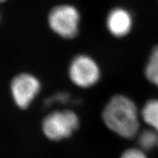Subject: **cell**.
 <instances>
[{
	"label": "cell",
	"instance_id": "cell-1",
	"mask_svg": "<svg viewBox=\"0 0 158 158\" xmlns=\"http://www.w3.org/2000/svg\"><path fill=\"white\" fill-rule=\"evenodd\" d=\"M102 119L111 131L124 138L135 137L139 130L135 104L121 94L114 96L106 104L102 111Z\"/></svg>",
	"mask_w": 158,
	"mask_h": 158
},
{
	"label": "cell",
	"instance_id": "cell-2",
	"mask_svg": "<svg viewBox=\"0 0 158 158\" xmlns=\"http://www.w3.org/2000/svg\"><path fill=\"white\" fill-rule=\"evenodd\" d=\"M81 15L74 5L62 4L49 11L48 24L51 30L63 39L70 40L78 34Z\"/></svg>",
	"mask_w": 158,
	"mask_h": 158
},
{
	"label": "cell",
	"instance_id": "cell-3",
	"mask_svg": "<svg viewBox=\"0 0 158 158\" xmlns=\"http://www.w3.org/2000/svg\"><path fill=\"white\" fill-rule=\"evenodd\" d=\"M78 125V117L73 110H56L44 118L42 130L49 140L60 141L70 137Z\"/></svg>",
	"mask_w": 158,
	"mask_h": 158
},
{
	"label": "cell",
	"instance_id": "cell-4",
	"mask_svg": "<svg viewBox=\"0 0 158 158\" xmlns=\"http://www.w3.org/2000/svg\"><path fill=\"white\" fill-rule=\"evenodd\" d=\"M70 79L76 86L89 88L94 86L100 78V69L90 56L78 54L71 61L68 68Z\"/></svg>",
	"mask_w": 158,
	"mask_h": 158
},
{
	"label": "cell",
	"instance_id": "cell-5",
	"mask_svg": "<svg viewBox=\"0 0 158 158\" xmlns=\"http://www.w3.org/2000/svg\"><path fill=\"white\" fill-rule=\"evenodd\" d=\"M40 89L37 77L28 73L18 74L12 79L10 91L13 100L18 107L25 109L30 105Z\"/></svg>",
	"mask_w": 158,
	"mask_h": 158
},
{
	"label": "cell",
	"instance_id": "cell-6",
	"mask_svg": "<svg viewBox=\"0 0 158 158\" xmlns=\"http://www.w3.org/2000/svg\"><path fill=\"white\" fill-rule=\"evenodd\" d=\"M106 26L112 36L122 38L129 35L133 29V16L130 12L124 7H114L108 13Z\"/></svg>",
	"mask_w": 158,
	"mask_h": 158
},
{
	"label": "cell",
	"instance_id": "cell-7",
	"mask_svg": "<svg viewBox=\"0 0 158 158\" xmlns=\"http://www.w3.org/2000/svg\"><path fill=\"white\" fill-rule=\"evenodd\" d=\"M143 121L158 133V100H150L146 102L141 110Z\"/></svg>",
	"mask_w": 158,
	"mask_h": 158
},
{
	"label": "cell",
	"instance_id": "cell-8",
	"mask_svg": "<svg viewBox=\"0 0 158 158\" xmlns=\"http://www.w3.org/2000/svg\"><path fill=\"white\" fill-rule=\"evenodd\" d=\"M144 72L148 80L158 87V44L150 53Z\"/></svg>",
	"mask_w": 158,
	"mask_h": 158
},
{
	"label": "cell",
	"instance_id": "cell-9",
	"mask_svg": "<svg viewBox=\"0 0 158 158\" xmlns=\"http://www.w3.org/2000/svg\"><path fill=\"white\" fill-rule=\"evenodd\" d=\"M138 143L143 150L152 149L158 145V133L153 129L143 130L138 135Z\"/></svg>",
	"mask_w": 158,
	"mask_h": 158
},
{
	"label": "cell",
	"instance_id": "cell-10",
	"mask_svg": "<svg viewBox=\"0 0 158 158\" xmlns=\"http://www.w3.org/2000/svg\"><path fill=\"white\" fill-rule=\"evenodd\" d=\"M120 158H147V157L143 150L136 148H130L125 150L122 154Z\"/></svg>",
	"mask_w": 158,
	"mask_h": 158
},
{
	"label": "cell",
	"instance_id": "cell-11",
	"mask_svg": "<svg viewBox=\"0 0 158 158\" xmlns=\"http://www.w3.org/2000/svg\"><path fill=\"white\" fill-rule=\"evenodd\" d=\"M69 99V95L67 93H59L52 98L48 99L45 101V105H49L52 102L58 101L59 102H66Z\"/></svg>",
	"mask_w": 158,
	"mask_h": 158
},
{
	"label": "cell",
	"instance_id": "cell-12",
	"mask_svg": "<svg viewBox=\"0 0 158 158\" xmlns=\"http://www.w3.org/2000/svg\"><path fill=\"white\" fill-rule=\"evenodd\" d=\"M5 1H6V0H1V2H5Z\"/></svg>",
	"mask_w": 158,
	"mask_h": 158
}]
</instances>
